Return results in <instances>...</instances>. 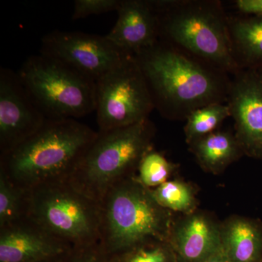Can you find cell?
Segmentation results:
<instances>
[{"mask_svg":"<svg viewBox=\"0 0 262 262\" xmlns=\"http://www.w3.org/2000/svg\"><path fill=\"white\" fill-rule=\"evenodd\" d=\"M157 108L169 119H187L194 110L227 102V74L164 41L134 53Z\"/></svg>","mask_w":262,"mask_h":262,"instance_id":"obj_1","label":"cell"},{"mask_svg":"<svg viewBox=\"0 0 262 262\" xmlns=\"http://www.w3.org/2000/svg\"><path fill=\"white\" fill-rule=\"evenodd\" d=\"M97 136L75 119L48 120L34 135L0 155V172L27 190L69 180Z\"/></svg>","mask_w":262,"mask_h":262,"instance_id":"obj_2","label":"cell"},{"mask_svg":"<svg viewBox=\"0 0 262 262\" xmlns=\"http://www.w3.org/2000/svg\"><path fill=\"white\" fill-rule=\"evenodd\" d=\"M160 38L189 56L234 75L241 70L229 33V19L219 1H151Z\"/></svg>","mask_w":262,"mask_h":262,"instance_id":"obj_3","label":"cell"},{"mask_svg":"<svg viewBox=\"0 0 262 262\" xmlns=\"http://www.w3.org/2000/svg\"><path fill=\"white\" fill-rule=\"evenodd\" d=\"M99 204V244L106 255L149 239L168 241L171 211L160 206L136 176L113 186Z\"/></svg>","mask_w":262,"mask_h":262,"instance_id":"obj_4","label":"cell"},{"mask_svg":"<svg viewBox=\"0 0 262 262\" xmlns=\"http://www.w3.org/2000/svg\"><path fill=\"white\" fill-rule=\"evenodd\" d=\"M154 134L149 119L128 127L98 131L69 182L84 195L99 202L117 183L136 176L143 157L152 149Z\"/></svg>","mask_w":262,"mask_h":262,"instance_id":"obj_5","label":"cell"},{"mask_svg":"<svg viewBox=\"0 0 262 262\" xmlns=\"http://www.w3.org/2000/svg\"><path fill=\"white\" fill-rule=\"evenodd\" d=\"M29 218L72 249L99 244V202L84 195L68 180L29 189Z\"/></svg>","mask_w":262,"mask_h":262,"instance_id":"obj_6","label":"cell"},{"mask_svg":"<svg viewBox=\"0 0 262 262\" xmlns=\"http://www.w3.org/2000/svg\"><path fill=\"white\" fill-rule=\"evenodd\" d=\"M17 73L48 120H77L96 110V82L61 62L42 54L32 56Z\"/></svg>","mask_w":262,"mask_h":262,"instance_id":"obj_7","label":"cell"},{"mask_svg":"<svg viewBox=\"0 0 262 262\" xmlns=\"http://www.w3.org/2000/svg\"><path fill=\"white\" fill-rule=\"evenodd\" d=\"M98 131L135 125L149 119L154 102L145 77L131 53L96 82Z\"/></svg>","mask_w":262,"mask_h":262,"instance_id":"obj_8","label":"cell"},{"mask_svg":"<svg viewBox=\"0 0 262 262\" xmlns=\"http://www.w3.org/2000/svg\"><path fill=\"white\" fill-rule=\"evenodd\" d=\"M40 54L96 82L128 53L119 49L106 36L56 30L42 38Z\"/></svg>","mask_w":262,"mask_h":262,"instance_id":"obj_9","label":"cell"},{"mask_svg":"<svg viewBox=\"0 0 262 262\" xmlns=\"http://www.w3.org/2000/svg\"><path fill=\"white\" fill-rule=\"evenodd\" d=\"M48 119L29 96L18 73L0 68V155L34 135Z\"/></svg>","mask_w":262,"mask_h":262,"instance_id":"obj_10","label":"cell"},{"mask_svg":"<svg viewBox=\"0 0 262 262\" xmlns=\"http://www.w3.org/2000/svg\"><path fill=\"white\" fill-rule=\"evenodd\" d=\"M227 104L244 154L262 158V67L241 69L234 74Z\"/></svg>","mask_w":262,"mask_h":262,"instance_id":"obj_11","label":"cell"},{"mask_svg":"<svg viewBox=\"0 0 262 262\" xmlns=\"http://www.w3.org/2000/svg\"><path fill=\"white\" fill-rule=\"evenodd\" d=\"M72 250L29 217L0 229V262H56Z\"/></svg>","mask_w":262,"mask_h":262,"instance_id":"obj_12","label":"cell"},{"mask_svg":"<svg viewBox=\"0 0 262 262\" xmlns=\"http://www.w3.org/2000/svg\"><path fill=\"white\" fill-rule=\"evenodd\" d=\"M116 23L106 37L119 49L134 53L160 39L159 18L151 1L121 0Z\"/></svg>","mask_w":262,"mask_h":262,"instance_id":"obj_13","label":"cell"},{"mask_svg":"<svg viewBox=\"0 0 262 262\" xmlns=\"http://www.w3.org/2000/svg\"><path fill=\"white\" fill-rule=\"evenodd\" d=\"M168 241L178 262H206L222 248L221 227L207 215L193 212L173 222Z\"/></svg>","mask_w":262,"mask_h":262,"instance_id":"obj_14","label":"cell"},{"mask_svg":"<svg viewBox=\"0 0 262 262\" xmlns=\"http://www.w3.org/2000/svg\"><path fill=\"white\" fill-rule=\"evenodd\" d=\"M222 247L231 262H262V223L235 217L221 227Z\"/></svg>","mask_w":262,"mask_h":262,"instance_id":"obj_15","label":"cell"},{"mask_svg":"<svg viewBox=\"0 0 262 262\" xmlns=\"http://www.w3.org/2000/svg\"><path fill=\"white\" fill-rule=\"evenodd\" d=\"M229 33L239 67H261L262 15L229 20Z\"/></svg>","mask_w":262,"mask_h":262,"instance_id":"obj_16","label":"cell"},{"mask_svg":"<svg viewBox=\"0 0 262 262\" xmlns=\"http://www.w3.org/2000/svg\"><path fill=\"white\" fill-rule=\"evenodd\" d=\"M191 146L201 166L213 173L220 171L244 153L236 136L224 131H215Z\"/></svg>","mask_w":262,"mask_h":262,"instance_id":"obj_17","label":"cell"},{"mask_svg":"<svg viewBox=\"0 0 262 262\" xmlns=\"http://www.w3.org/2000/svg\"><path fill=\"white\" fill-rule=\"evenodd\" d=\"M29 190L0 172V229L29 217Z\"/></svg>","mask_w":262,"mask_h":262,"instance_id":"obj_18","label":"cell"},{"mask_svg":"<svg viewBox=\"0 0 262 262\" xmlns=\"http://www.w3.org/2000/svg\"><path fill=\"white\" fill-rule=\"evenodd\" d=\"M231 117L228 105L213 103L198 108L186 119V139L189 144L215 132L224 120Z\"/></svg>","mask_w":262,"mask_h":262,"instance_id":"obj_19","label":"cell"},{"mask_svg":"<svg viewBox=\"0 0 262 262\" xmlns=\"http://www.w3.org/2000/svg\"><path fill=\"white\" fill-rule=\"evenodd\" d=\"M107 262H178L168 239H149L107 255Z\"/></svg>","mask_w":262,"mask_h":262,"instance_id":"obj_20","label":"cell"},{"mask_svg":"<svg viewBox=\"0 0 262 262\" xmlns=\"http://www.w3.org/2000/svg\"><path fill=\"white\" fill-rule=\"evenodd\" d=\"M151 192L155 201L165 209L187 215L194 212L196 205L194 192L190 186L184 182L168 181L151 189Z\"/></svg>","mask_w":262,"mask_h":262,"instance_id":"obj_21","label":"cell"},{"mask_svg":"<svg viewBox=\"0 0 262 262\" xmlns=\"http://www.w3.org/2000/svg\"><path fill=\"white\" fill-rule=\"evenodd\" d=\"M175 165L163 155L150 149L144 155L139 163L136 179L148 189H155L168 182Z\"/></svg>","mask_w":262,"mask_h":262,"instance_id":"obj_22","label":"cell"},{"mask_svg":"<svg viewBox=\"0 0 262 262\" xmlns=\"http://www.w3.org/2000/svg\"><path fill=\"white\" fill-rule=\"evenodd\" d=\"M120 3L121 0H75L72 19L75 20L117 11Z\"/></svg>","mask_w":262,"mask_h":262,"instance_id":"obj_23","label":"cell"},{"mask_svg":"<svg viewBox=\"0 0 262 262\" xmlns=\"http://www.w3.org/2000/svg\"><path fill=\"white\" fill-rule=\"evenodd\" d=\"M60 262H107V255L98 244L72 250Z\"/></svg>","mask_w":262,"mask_h":262,"instance_id":"obj_24","label":"cell"},{"mask_svg":"<svg viewBox=\"0 0 262 262\" xmlns=\"http://www.w3.org/2000/svg\"><path fill=\"white\" fill-rule=\"evenodd\" d=\"M236 6L246 15H262V0H237Z\"/></svg>","mask_w":262,"mask_h":262,"instance_id":"obj_25","label":"cell"},{"mask_svg":"<svg viewBox=\"0 0 262 262\" xmlns=\"http://www.w3.org/2000/svg\"><path fill=\"white\" fill-rule=\"evenodd\" d=\"M206 262H231V261L222 247Z\"/></svg>","mask_w":262,"mask_h":262,"instance_id":"obj_26","label":"cell"},{"mask_svg":"<svg viewBox=\"0 0 262 262\" xmlns=\"http://www.w3.org/2000/svg\"><path fill=\"white\" fill-rule=\"evenodd\" d=\"M60 261H61V260H60V261H56V262H60Z\"/></svg>","mask_w":262,"mask_h":262,"instance_id":"obj_27","label":"cell"}]
</instances>
